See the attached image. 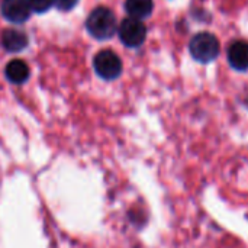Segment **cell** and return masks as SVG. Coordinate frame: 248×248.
I'll use <instances>...</instances> for the list:
<instances>
[{"label":"cell","instance_id":"cell-1","mask_svg":"<svg viewBox=\"0 0 248 248\" xmlns=\"http://www.w3.org/2000/svg\"><path fill=\"white\" fill-rule=\"evenodd\" d=\"M87 31L97 39H109L116 32V17L108 7L94 9L87 17Z\"/></svg>","mask_w":248,"mask_h":248},{"label":"cell","instance_id":"cell-2","mask_svg":"<svg viewBox=\"0 0 248 248\" xmlns=\"http://www.w3.org/2000/svg\"><path fill=\"white\" fill-rule=\"evenodd\" d=\"M190 52L195 60L201 62H209L215 60L219 54L218 39L208 32H201L195 35L190 41Z\"/></svg>","mask_w":248,"mask_h":248},{"label":"cell","instance_id":"cell-3","mask_svg":"<svg viewBox=\"0 0 248 248\" xmlns=\"http://www.w3.org/2000/svg\"><path fill=\"white\" fill-rule=\"evenodd\" d=\"M93 67H94V71L97 73V76L105 80H115L116 77H119V74L122 71L121 58L113 51H109V49L100 51L94 57Z\"/></svg>","mask_w":248,"mask_h":248},{"label":"cell","instance_id":"cell-4","mask_svg":"<svg viewBox=\"0 0 248 248\" xmlns=\"http://www.w3.org/2000/svg\"><path fill=\"white\" fill-rule=\"evenodd\" d=\"M147 35V29L145 25L135 17H128L124 19L122 23L119 25V38L121 41L131 48L140 46Z\"/></svg>","mask_w":248,"mask_h":248},{"label":"cell","instance_id":"cell-5","mask_svg":"<svg viewBox=\"0 0 248 248\" xmlns=\"http://www.w3.org/2000/svg\"><path fill=\"white\" fill-rule=\"evenodd\" d=\"M1 13L9 22L23 23L31 15V7L26 0H3Z\"/></svg>","mask_w":248,"mask_h":248},{"label":"cell","instance_id":"cell-6","mask_svg":"<svg viewBox=\"0 0 248 248\" xmlns=\"http://www.w3.org/2000/svg\"><path fill=\"white\" fill-rule=\"evenodd\" d=\"M230 64L235 70H247L248 68V44L246 41L234 42L228 49Z\"/></svg>","mask_w":248,"mask_h":248},{"label":"cell","instance_id":"cell-7","mask_svg":"<svg viewBox=\"0 0 248 248\" xmlns=\"http://www.w3.org/2000/svg\"><path fill=\"white\" fill-rule=\"evenodd\" d=\"M3 46L10 52H19L26 48L28 45V36L23 32L15 31V29H6L1 35Z\"/></svg>","mask_w":248,"mask_h":248},{"label":"cell","instance_id":"cell-8","mask_svg":"<svg viewBox=\"0 0 248 248\" xmlns=\"http://www.w3.org/2000/svg\"><path fill=\"white\" fill-rule=\"evenodd\" d=\"M6 77L9 81L15 84L25 83L29 77V67L25 61L22 60H13L6 65Z\"/></svg>","mask_w":248,"mask_h":248},{"label":"cell","instance_id":"cell-9","mask_svg":"<svg viewBox=\"0 0 248 248\" xmlns=\"http://www.w3.org/2000/svg\"><path fill=\"white\" fill-rule=\"evenodd\" d=\"M125 9L131 17L142 19L151 15L153 12V0H126Z\"/></svg>","mask_w":248,"mask_h":248},{"label":"cell","instance_id":"cell-10","mask_svg":"<svg viewBox=\"0 0 248 248\" xmlns=\"http://www.w3.org/2000/svg\"><path fill=\"white\" fill-rule=\"evenodd\" d=\"M26 1H28L31 10H33L36 13H44L54 4V0H26Z\"/></svg>","mask_w":248,"mask_h":248},{"label":"cell","instance_id":"cell-11","mask_svg":"<svg viewBox=\"0 0 248 248\" xmlns=\"http://www.w3.org/2000/svg\"><path fill=\"white\" fill-rule=\"evenodd\" d=\"M78 0H54V3L61 9V10H70L77 4Z\"/></svg>","mask_w":248,"mask_h":248}]
</instances>
